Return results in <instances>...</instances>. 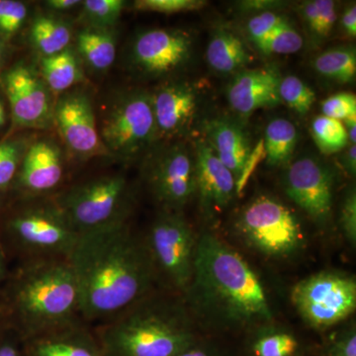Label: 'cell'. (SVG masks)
Returning a JSON list of instances; mask_svg holds the SVG:
<instances>
[{
    "instance_id": "cell-1",
    "label": "cell",
    "mask_w": 356,
    "mask_h": 356,
    "mask_svg": "<svg viewBox=\"0 0 356 356\" xmlns=\"http://www.w3.org/2000/svg\"><path fill=\"white\" fill-rule=\"evenodd\" d=\"M67 261L76 281L79 312L110 318L149 295L156 271L146 243L126 222L81 234Z\"/></svg>"
},
{
    "instance_id": "cell-2",
    "label": "cell",
    "mask_w": 356,
    "mask_h": 356,
    "mask_svg": "<svg viewBox=\"0 0 356 356\" xmlns=\"http://www.w3.org/2000/svg\"><path fill=\"white\" fill-rule=\"evenodd\" d=\"M184 296L189 313L216 332H248L273 321L259 275L213 234L198 236L193 274Z\"/></svg>"
},
{
    "instance_id": "cell-3",
    "label": "cell",
    "mask_w": 356,
    "mask_h": 356,
    "mask_svg": "<svg viewBox=\"0 0 356 356\" xmlns=\"http://www.w3.org/2000/svg\"><path fill=\"white\" fill-rule=\"evenodd\" d=\"M97 341L104 356H177L200 337L186 305L147 295L109 318Z\"/></svg>"
},
{
    "instance_id": "cell-4",
    "label": "cell",
    "mask_w": 356,
    "mask_h": 356,
    "mask_svg": "<svg viewBox=\"0 0 356 356\" xmlns=\"http://www.w3.org/2000/svg\"><path fill=\"white\" fill-rule=\"evenodd\" d=\"M14 298L29 339L74 325L81 314L76 278L67 259L34 262L22 273Z\"/></svg>"
},
{
    "instance_id": "cell-5",
    "label": "cell",
    "mask_w": 356,
    "mask_h": 356,
    "mask_svg": "<svg viewBox=\"0 0 356 356\" xmlns=\"http://www.w3.org/2000/svg\"><path fill=\"white\" fill-rule=\"evenodd\" d=\"M56 205L79 235L127 222L130 191L122 175H105L76 185Z\"/></svg>"
},
{
    "instance_id": "cell-6",
    "label": "cell",
    "mask_w": 356,
    "mask_h": 356,
    "mask_svg": "<svg viewBox=\"0 0 356 356\" xmlns=\"http://www.w3.org/2000/svg\"><path fill=\"white\" fill-rule=\"evenodd\" d=\"M236 229L243 242L269 257H289L304 245L303 229L285 204L268 195L252 199L236 218Z\"/></svg>"
},
{
    "instance_id": "cell-7",
    "label": "cell",
    "mask_w": 356,
    "mask_h": 356,
    "mask_svg": "<svg viewBox=\"0 0 356 356\" xmlns=\"http://www.w3.org/2000/svg\"><path fill=\"white\" fill-rule=\"evenodd\" d=\"M291 302L312 329H331L355 311V280L331 271L313 274L293 287Z\"/></svg>"
},
{
    "instance_id": "cell-8",
    "label": "cell",
    "mask_w": 356,
    "mask_h": 356,
    "mask_svg": "<svg viewBox=\"0 0 356 356\" xmlns=\"http://www.w3.org/2000/svg\"><path fill=\"white\" fill-rule=\"evenodd\" d=\"M197 238L181 213L163 211L145 241L156 274L184 295L193 274Z\"/></svg>"
},
{
    "instance_id": "cell-9",
    "label": "cell",
    "mask_w": 356,
    "mask_h": 356,
    "mask_svg": "<svg viewBox=\"0 0 356 356\" xmlns=\"http://www.w3.org/2000/svg\"><path fill=\"white\" fill-rule=\"evenodd\" d=\"M100 138L109 154L132 159L158 138L151 96L134 92L124 96L103 119Z\"/></svg>"
},
{
    "instance_id": "cell-10",
    "label": "cell",
    "mask_w": 356,
    "mask_h": 356,
    "mask_svg": "<svg viewBox=\"0 0 356 356\" xmlns=\"http://www.w3.org/2000/svg\"><path fill=\"white\" fill-rule=\"evenodd\" d=\"M10 229L25 250L50 259H67L79 236L55 203L23 211Z\"/></svg>"
},
{
    "instance_id": "cell-11",
    "label": "cell",
    "mask_w": 356,
    "mask_h": 356,
    "mask_svg": "<svg viewBox=\"0 0 356 356\" xmlns=\"http://www.w3.org/2000/svg\"><path fill=\"white\" fill-rule=\"evenodd\" d=\"M147 182L165 211L180 212L196 195L195 159L182 145L168 147L154 159Z\"/></svg>"
},
{
    "instance_id": "cell-12",
    "label": "cell",
    "mask_w": 356,
    "mask_h": 356,
    "mask_svg": "<svg viewBox=\"0 0 356 356\" xmlns=\"http://www.w3.org/2000/svg\"><path fill=\"white\" fill-rule=\"evenodd\" d=\"M334 184L331 168L311 156L293 161L285 172L288 197L321 226L331 218Z\"/></svg>"
},
{
    "instance_id": "cell-13",
    "label": "cell",
    "mask_w": 356,
    "mask_h": 356,
    "mask_svg": "<svg viewBox=\"0 0 356 356\" xmlns=\"http://www.w3.org/2000/svg\"><path fill=\"white\" fill-rule=\"evenodd\" d=\"M54 122L65 144L79 158L109 154L98 132L92 104L84 93L64 96L54 109Z\"/></svg>"
},
{
    "instance_id": "cell-14",
    "label": "cell",
    "mask_w": 356,
    "mask_h": 356,
    "mask_svg": "<svg viewBox=\"0 0 356 356\" xmlns=\"http://www.w3.org/2000/svg\"><path fill=\"white\" fill-rule=\"evenodd\" d=\"M192 38L182 30L153 29L140 34L132 48L134 65L147 74L175 72L191 58Z\"/></svg>"
},
{
    "instance_id": "cell-15",
    "label": "cell",
    "mask_w": 356,
    "mask_h": 356,
    "mask_svg": "<svg viewBox=\"0 0 356 356\" xmlns=\"http://www.w3.org/2000/svg\"><path fill=\"white\" fill-rule=\"evenodd\" d=\"M13 120L22 127L42 129L54 121L48 89L26 65H16L4 76Z\"/></svg>"
},
{
    "instance_id": "cell-16",
    "label": "cell",
    "mask_w": 356,
    "mask_h": 356,
    "mask_svg": "<svg viewBox=\"0 0 356 356\" xmlns=\"http://www.w3.org/2000/svg\"><path fill=\"white\" fill-rule=\"evenodd\" d=\"M195 154L196 195L203 214L211 219L226 210L238 194L236 178L207 140L197 142Z\"/></svg>"
},
{
    "instance_id": "cell-17",
    "label": "cell",
    "mask_w": 356,
    "mask_h": 356,
    "mask_svg": "<svg viewBox=\"0 0 356 356\" xmlns=\"http://www.w3.org/2000/svg\"><path fill=\"white\" fill-rule=\"evenodd\" d=\"M152 98L158 137L175 138L188 130L197 110V95L186 83L161 86Z\"/></svg>"
},
{
    "instance_id": "cell-18",
    "label": "cell",
    "mask_w": 356,
    "mask_h": 356,
    "mask_svg": "<svg viewBox=\"0 0 356 356\" xmlns=\"http://www.w3.org/2000/svg\"><path fill=\"white\" fill-rule=\"evenodd\" d=\"M281 79L280 72L273 67L238 72L228 90L232 109L241 116H250L257 110L280 104Z\"/></svg>"
},
{
    "instance_id": "cell-19",
    "label": "cell",
    "mask_w": 356,
    "mask_h": 356,
    "mask_svg": "<svg viewBox=\"0 0 356 356\" xmlns=\"http://www.w3.org/2000/svg\"><path fill=\"white\" fill-rule=\"evenodd\" d=\"M208 144L222 161V165L236 178L240 193L245 168L252 158V147L247 134L241 126L228 119H215L206 126Z\"/></svg>"
},
{
    "instance_id": "cell-20",
    "label": "cell",
    "mask_w": 356,
    "mask_h": 356,
    "mask_svg": "<svg viewBox=\"0 0 356 356\" xmlns=\"http://www.w3.org/2000/svg\"><path fill=\"white\" fill-rule=\"evenodd\" d=\"M62 177V153L57 145L48 140L34 143L22 161L21 186L32 193H42L55 188Z\"/></svg>"
},
{
    "instance_id": "cell-21",
    "label": "cell",
    "mask_w": 356,
    "mask_h": 356,
    "mask_svg": "<svg viewBox=\"0 0 356 356\" xmlns=\"http://www.w3.org/2000/svg\"><path fill=\"white\" fill-rule=\"evenodd\" d=\"M28 356H104L97 339L76 325L30 337Z\"/></svg>"
},
{
    "instance_id": "cell-22",
    "label": "cell",
    "mask_w": 356,
    "mask_h": 356,
    "mask_svg": "<svg viewBox=\"0 0 356 356\" xmlns=\"http://www.w3.org/2000/svg\"><path fill=\"white\" fill-rule=\"evenodd\" d=\"M240 356H315L294 332L267 324L248 332Z\"/></svg>"
},
{
    "instance_id": "cell-23",
    "label": "cell",
    "mask_w": 356,
    "mask_h": 356,
    "mask_svg": "<svg viewBox=\"0 0 356 356\" xmlns=\"http://www.w3.org/2000/svg\"><path fill=\"white\" fill-rule=\"evenodd\" d=\"M208 64L220 74L238 72L252 60L245 43L228 30H218L206 51Z\"/></svg>"
},
{
    "instance_id": "cell-24",
    "label": "cell",
    "mask_w": 356,
    "mask_h": 356,
    "mask_svg": "<svg viewBox=\"0 0 356 356\" xmlns=\"http://www.w3.org/2000/svg\"><path fill=\"white\" fill-rule=\"evenodd\" d=\"M77 51L86 64L98 72L108 70L116 58L114 35L103 28L88 27L77 35Z\"/></svg>"
},
{
    "instance_id": "cell-25",
    "label": "cell",
    "mask_w": 356,
    "mask_h": 356,
    "mask_svg": "<svg viewBox=\"0 0 356 356\" xmlns=\"http://www.w3.org/2000/svg\"><path fill=\"white\" fill-rule=\"evenodd\" d=\"M298 142V131L291 121L278 118L269 122L266 129L264 149L267 163L285 165L291 159Z\"/></svg>"
},
{
    "instance_id": "cell-26",
    "label": "cell",
    "mask_w": 356,
    "mask_h": 356,
    "mask_svg": "<svg viewBox=\"0 0 356 356\" xmlns=\"http://www.w3.org/2000/svg\"><path fill=\"white\" fill-rule=\"evenodd\" d=\"M30 38L43 58L51 57L69 48L72 33L63 21L51 16H39L33 22Z\"/></svg>"
},
{
    "instance_id": "cell-27",
    "label": "cell",
    "mask_w": 356,
    "mask_h": 356,
    "mask_svg": "<svg viewBox=\"0 0 356 356\" xmlns=\"http://www.w3.org/2000/svg\"><path fill=\"white\" fill-rule=\"evenodd\" d=\"M41 67L44 83L55 92L67 90L83 77L76 55L69 48L57 55L42 58Z\"/></svg>"
},
{
    "instance_id": "cell-28",
    "label": "cell",
    "mask_w": 356,
    "mask_h": 356,
    "mask_svg": "<svg viewBox=\"0 0 356 356\" xmlns=\"http://www.w3.org/2000/svg\"><path fill=\"white\" fill-rule=\"evenodd\" d=\"M314 69L321 76L341 83L355 81L356 53L351 47H339L323 51L314 60Z\"/></svg>"
},
{
    "instance_id": "cell-29",
    "label": "cell",
    "mask_w": 356,
    "mask_h": 356,
    "mask_svg": "<svg viewBox=\"0 0 356 356\" xmlns=\"http://www.w3.org/2000/svg\"><path fill=\"white\" fill-rule=\"evenodd\" d=\"M311 133L318 149L325 154L339 153L350 144L343 122L324 115L312 121Z\"/></svg>"
},
{
    "instance_id": "cell-30",
    "label": "cell",
    "mask_w": 356,
    "mask_h": 356,
    "mask_svg": "<svg viewBox=\"0 0 356 356\" xmlns=\"http://www.w3.org/2000/svg\"><path fill=\"white\" fill-rule=\"evenodd\" d=\"M301 15L311 34L318 40L327 38L337 21L336 2L314 0L302 4Z\"/></svg>"
},
{
    "instance_id": "cell-31",
    "label": "cell",
    "mask_w": 356,
    "mask_h": 356,
    "mask_svg": "<svg viewBox=\"0 0 356 356\" xmlns=\"http://www.w3.org/2000/svg\"><path fill=\"white\" fill-rule=\"evenodd\" d=\"M303 44L301 35L284 19L259 44V49L266 55H289L301 50Z\"/></svg>"
},
{
    "instance_id": "cell-32",
    "label": "cell",
    "mask_w": 356,
    "mask_h": 356,
    "mask_svg": "<svg viewBox=\"0 0 356 356\" xmlns=\"http://www.w3.org/2000/svg\"><path fill=\"white\" fill-rule=\"evenodd\" d=\"M280 97L281 102L286 103L290 108L300 115L308 113L316 102L313 89L295 76H288L281 79Z\"/></svg>"
},
{
    "instance_id": "cell-33",
    "label": "cell",
    "mask_w": 356,
    "mask_h": 356,
    "mask_svg": "<svg viewBox=\"0 0 356 356\" xmlns=\"http://www.w3.org/2000/svg\"><path fill=\"white\" fill-rule=\"evenodd\" d=\"M83 14L91 27L107 28L115 25L120 17L125 1L123 0H86L83 2Z\"/></svg>"
},
{
    "instance_id": "cell-34",
    "label": "cell",
    "mask_w": 356,
    "mask_h": 356,
    "mask_svg": "<svg viewBox=\"0 0 356 356\" xmlns=\"http://www.w3.org/2000/svg\"><path fill=\"white\" fill-rule=\"evenodd\" d=\"M318 356H356V327L348 325L334 332L318 351Z\"/></svg>"
},
{
    "instance_id": "cell-35",
    "label": "cell",
    "mask_w": 356,
    "mask_h": 356,
    "mask_svg": "<svg viewBox=\"0 0 356 356\" xmlns=\"http://www.w3.org/2000/svg\"><path fill=\"white\" fill-rule=\"evenodd\" d=\"M25 3L15 0H0V33L11 36L20 29L27 17Z\"/></svg>"
},
{
    "instance_id": "cell-36",
    "label": "cell",
    "mask_w": 356,
    "mask_h": 356,
    "mask_svg": "<svg viewBox=\"0 0 356 356\" xmlns=\"http://www.w3.org/2000/svg\"><path fill=\"white\" fill-rule=\"evenodd\" d=\"M205 4L201 0H138L134 6L140 11L172 14L197 10Z\"/></svg>"
},
{
    "instance_id": "cell-37",
    "label": "cell",
    "mask_w": 356,
    "mask_h": 356,
    "mask_svg": "<svg viewBox=\"0 0 356 356\" xmlns=\"http://www.w3.org/2000/svg\"><path fill=\"white\" fill-rule=\"evenodd\" d=\"M23 147L19 142L0 143V188L10 184L22 156Z\"/></svg>"
},
{
    "instance_id": "cell-38",
    "label": "cell",
    "mask_w": 356,
    "mask_h": 356,
    "mask_svg": "<svg viewBox=\"0 0 356 356\" xmlns=\"http://www.w3.org/2000/svg\"><path fill=\"white\" fill-rule=\"evenodd\" d=\"M285 18L273 11H264L250 18L247 29L250 39L259 46Z\"/></svg>"
},
{
    "instance_id": "cell-39",
    "label": "cell",
    "mask_w": 356,
    "mask_h": 356,
    "mask_svg": "<svg viewBox=\"0 0 356 356\" xmlns=\"http://www.w3.org/2000/svg\"><path fill=\"white\" fill-rule=\"evenodd\" d=\"M322 112L325 117L343 121L356 115V97L351 93H339L322 102Z\"/></svg>"
},
{
    "instance_id": "cell-40",
    "label": "cell",
    "mask_w": 356,
    "mask_h": 356,
    "mask_svg": "<svg viewBox=\"0 0 356 356\" xmlns=\"http://www.w3.org/2000/svg\"><path fill=\"white\" fill-rule=\"evenodd\" d=\"M177 356H240L238 351L214 339L200 337Z\"/></svg>"
},
{
    "instance_id": "cell-41",
    "label": "cell",
    "mask_w": 356,
    "mask_h": 356,
    "mask_svg": "<svg viewBox=\"0 0 356 356\" xmlns=\"http://www.w3.org/2000/svg\"><path fill=\"white\" fill-rule=\"evenodd\" d=\"M339 225L344 238L351 247L356 245V193L355 189H350L346 193L341 205L339 215Z\"/></svg>"
},
{
    "instance_id": "cell-42",
    "label": "cell",
    "mask_w": 356,
    "mask_h": 356,
    "mask_svg": "<svg viewBox=\"0 0 356 356\" xmlns=\"http://www.w3.org/2000/svg\"><path fill=\"white\" fill-rule=\"evenodd\" d=\"M341 27L346 34L350 37H355L356 35V6L355 4L350 6L344 11L341 20Z\"/></svg>"
},
{
    "instance_id": "cell-43",
    "label": "cell",
    "mask_w": 356,
    "mask_h": 356,
    "mask_svg": "<svg viewBox=\"0 0 356 356\" xmlns=\"http://www.w3.org/2000/svg\"><path fill=\"white\" fill-rule=\"evenodd\" d=\"M243 7H245L248 10L252 9L254 11H273L271 9L275 8V7L281 6L280 2L276 1H267V0H257V1H245L242 3Z\"/></svg>"
},
{
    "instance_id": "cell-44",
    "label": "cell",
    "mask_w": 356,
    "mask_h": 356,
    "mask_svg": "<svg viewBox=\"0 0 356 356\" xmlns=\"http://www.w3.org/2000/svg\"><path fill=\"white\" fill-rule=\"evenodd\" d=\"M344 170L350 175L355 177L356 172V146L350 145L343 156Z\"/></svg>"
},
{
    "instance_id": "cell-45",
    "label": "cell",
    "mask_w": 356,
    "mask_h": 356,
    "mask_svg": "<svg viewBox=\"0 0 356 356\" xmlns=\"http://www.w3.org/2000/svg\"><path fill=\"white\" fill-rule=\"evenodd\" d=\"M81 3L83 2L79 0H49L46 2V6L55 11H65L70 10Z\"/></svg>"
},
{
    "instance_id": "cell-46",
    "label": "cell",
    "mask_w": 356,
    "mask_h": 356,
    "mask_svg": "<svg viewBox=\"0 0 356 356\" xmlns=\"http://www.w3.org/2000/svg\"><path fill=\"white\" fill-rule=\"evenodd\" d=\"M0 356H21L19 350L11 343L0 344Z\"/></svg>"
},
{
    "instance_id": "cell-47",
    "label": "cell",
    "mask_w": 356,
    "mask_h": 356,
    "mask_svg": "<svg viewBox=\"0 0 356 356\" xmlns=\"http://www.w3.org/2000/svg\"><path fill=\"white\" fill-rule=\"evenodd\" d=\"M6 111H4L3 105H2V103L0 102V127L6 124Z\"/></svg>"
},
{
    "instance_id": "cell-48",
    "label": "cell",
    "mask_w": 356,
    "mask_h": 356,
    "mask_svg": "<svg viewBox=\"0 0 356 356\" xmlns=\"http://www.w3.org/2000/svg\"><path fill=\"white\" fill-rule=\"evenodd\" d=\"M3 57H4L3 47H2L1 44H0V65L2 64V60H3Z\"/></svg>"
},
{
    "instance_id": "cell-49",
    "label": "cell",
    "mask_w": 356,
    "mask_h": 356,
    "mask_svg": "<svg viewBox=\"0 0 356 356\" xmlns=\"http://www.w3.org/2000/svg\"><path fill=\"white\" fill-rule=\"evenodd\" d=\"M2 269H3V267H2L1 261H0V276H1L2 274Z\"/></svg>"
},
{
    "instance_id": "cell-50",
    "label": "cell",
    "mask_w": 356,
    "mask_h": 356,
    "mask_svg": "<svg viewBox=\"0 0 356 356\" xmlns=\"http://www.w3.org/2000/svg\"><path fill=\"white\" fill-rule=\"evenodd\" d=\"M315 356H318V353H317V355H316Z\"/></svg>"
}]
</instances>
